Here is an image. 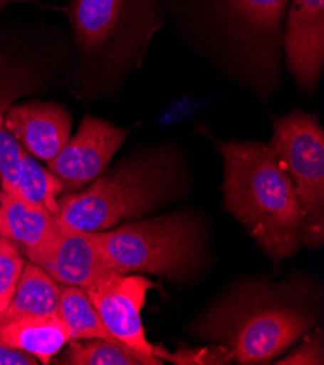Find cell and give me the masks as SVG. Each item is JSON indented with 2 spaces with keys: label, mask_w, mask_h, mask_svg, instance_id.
I'll use <instances>...</instances> for the list:
<instances>
[{
  "label": "cell",
  "mask_w": 324,
  "mask_h": 365,
  "mask_svg": "<svg viewBox=\"0 0 324 365\" xmlns=\"http://www.w3.org/2000/svg\"><path fill=\"white\" fill-rule=\"evenodd\" d=\"M70 341V332L57 316L0 320V344L25 352L44 365Z\"/></svg>",
  "instance_id": "9a60e30c"
},
{
  "label": "cell",
  "mask_w": 324,
  "mask_h": 365,
  "mask_svg": "<svg viewBox=\"0 0 324 365\" xmlns=\"http://www.w3.org/2000/svg\"><path fill=\"white\" fill-rule=\"evenodd\" d=\"M38 361L33 356L15 351L11 348H6L5 345L0 344V365H37Z\"/></svg>",
  "instance_id": "603a6c76"
},
{
  "label": "cell",
  "mask_w": 324,
  "mask_h": 365,
  "mask_svg": "<svg viewBox=\"0 0 324 365\" xmlns=\"http://www.w3.org/2000/svg\"><path fill=\"white\" fill-rule=\"evenodd\" d=\"M58 317L71 339H106L117 342L108 332L86 291L76 285L60 284Z\"/></svg>",
  "instance_id": "e0dca14e"
},
{
  "label": "cell",
  "mask_w": 324,
  "mask_h": 365,
  "mask_svg": "<svg viewBox=\"0 0 324 365\" xmlns=\"http://www.w3.org/2000/svg\"><path fill=\"white\" fill-rule=\"evenodd\" d=\"M279 365H323L324 364V345L321 331L308 338L298 349L281 358Z\"/></svg>",
  "instance_id": "7402d4cb"
},
{
  "label": "cell",
  "mask_w": 324,
  "mask_h": 365,
  "mask_svg": "<svg viewBox=\"0 0 324 365\" xmlns=\"http://www.w3.org/2000/svg\"><path fill=\"white\" fill-rule=\"evenodd\" d=\"M127 130L96 117H85L75 135L47 168L64 190L78 191L99 178L122 148Z\"/></svg>",
  "instance_id": "9c48e42d"
},
{
  "label": "cell",
  "mask_w": 324,
  "mask_h": 365,
  "mask_svg": "<svg viewBox=\"0 0 324 365\" xmlns=\"http://www.w3.org/2000/svg\"><path fill=\"white\" fill-rule=\"evenodd\" d=\"M0 192H2V187H0Z\"/></svg>",
  "instance_id": "d4e9b609"
},
{
  "label": "cell",
  "mask_w": 324,
  "mask_h": 365,
  "mask_svg": "<svg viewBox=\"0 0 324 365\" xmlns=\"http://www.w3.org/2000/svg\"><path fill=\"white\" fill-rule=\"evenodd\" d=\"M108 265L117 274L187 278L202 258V235L187 212L130 222L96 232Z\"/></svg>",
  "instance_id": "8992f818"
},
{
  "label": "cell",
  "mask_w": 324,
  "mask_h": 365,
  "mask_svg": "<svg viewBox=\"0 0 324 365\" xmlns=\"http://www.w3.org/2000/svg\"><path fill=\"white\" fill-rule=\"evenodd\" d=\"M224 204L263 252L275 261L294 257L301 246V205L269 143L220 141Z\"/></svg>",
  "instance_id": "7a4b0ae2"
},
{
  "label": "cell",
  "mask_w": 324,
  "mask_h": 365,
  "mask_svg": "<svg viewBox=\"0 0 324 365\" xmlns=\"http://www.w3.org/2000/svg\"><path fill=\"white\" fill-rule=\"evenodd\" d=\"M71 115L56 102L29 101L9 108L5 125L21 148L44 162L54 159L71 137Z\"/></svg>",
  "instance_id": "7c38bea8"
},
{
  "label": "cell",
  "mask_w": 324,
  "mask_h": 365,
  "mask_svg": "<svg viewBox=\"0 0 324 365\" xmlns=\"http://www.w3.org/2000/svg\"><path fill=\"white\" fill-rule=\"evenodd\" d=\"M60 364L71 365H144L124 345L106 339H71Z\"/></svg>",
  "instance_id": "d6986e66"
},
{
  "label": "cell",
  "mask_w": 324,
  "mask_h": 365,
  "mask_svg": "<svg viewBox=\"0 0 324 365\" xmlns=\"http://www.w3.org/2000/svg\"><path fill=\"white\" fill-rule=\"evenodd\" d=\"M153 287L149 278L140 274L111 272L85 289L111 336L135 355L144 365H162L155 356L156 345L150 344L144 331L141 310Z\"/></svg>",
  "instance_id": "ba28073f"
},
{
  "label": "cell",
  "mask_w": 324,
  "mask_h": 365,
  "mask_svg": "<svg viewBox=\"0 0 324 365\" xmlns=\"http://www.w3.org/2000/svg\"><path fill=\"white\" fill-rule=\"evenodd\" d=\"M54 214L23 201L16 192H0V237L18 246L23 255L44 247L58 232Z\"/></svg>",
  "instance_id": "5bb4252c"
},
{
  "label": "cell",
  "mask_w": 324,
  "mask_h": 365,
  "mask_svg": "<svg viewBox=\"0 0 324 365\" xmlns=\"http://www.w3.org/2000/svg\"><path fill=\"white\" fill-rule=\"evenodd\" d=\"M282 50L288 68L305 92H313L324 64V0H291Z\"/></svg>",
  "instance_id": "8fae6325"
},
{
  "label": "cell",
  "mask_w": 324,
  "mask_h": 365,
  "mask_svg": "<svg viewBox=\"0 0 324 365\" xmlns=\"http://www.w3.org/2000/svg\"><path fill=\"white\" fill-rule=\"evenodd\" d=\"M85 58L120 78L141 66L164 25V0H70L64 8Z\"/></svg>",
  "instance_id": "5b68a950"
},
{
  "label": "cell",
  "mask_w": 324,
  "mask_h": 365,
  "mask_svg": "<svg viewBox=\"0 0 324 365\" xmlns=\"http://www.w3.org/2000/svg\"><path fill=\"white\" fill-rule=\"evenodd\" d=\"M181 153L170 145L140 152L102 173L82 192L58 198L57 223L80 232H103L137 220L172 200L182 185Z\"/></svg>",
  "instance_id": "277c9868"
},
{
  "label": "cell",
  "mask_w": 324,
  "mask_h": 365,
  "mask_svg": "<svg viewBox=\"0 0 324 365\" xmlns=\"http://www.w3.org/2000/svg\"><path fill=\"white\" fill-rule=\"evenodd\" d=\"M54 281L88 289L102 277L114 272L99 246L96 232L58 227L56 236L40 250L26 255Z\"/></svg>",
  "instance_id": "30bf717a"
},
{
  "label": "cell",
  "mask_w": 324,
  "mask_h": 365,
  "mask_svg": "<svg viewBox=\"0 0 324 365\" xmlns=\"http://www.w3.org/2000/svg\"><path fill=\"white\" fill-rule=\"evenodd\" d=\"M11 4H31V5H33V4H37V0H0V9L6 8Z\"/></svg>",
  "instance_id": "cb8c5ba5"
},
{
  "label": "cell",
  "mask_w": 324,
  "mask_h": 365,
  "mask_svg": "<svg viewBox=\"0 0 324 365\" xmlns=\"http://www.w3.org/2000/svg\"><path fill=\"white\" fill-rule=\"evenodd\" d=\"M35 73L0 56V187L15 192L22 148L6 130L9 108L37 88Z\"/></svg>",
  "instance_id": "4fadbf2b"
},
{
  "label": "cell",
  "mask_w": 324,
  "mask_h": 365,
  "mask_svg": "<svg viewBox=\"0 0 324 365\" xmlns=\"http://www.w3.org/2000/svg\"><path fill=\"white\" fill-rule=\"evenodd\" d=\"M291 0H164V19L229 57L256 91L271 92L279 71Z\"/></svg>",
  "instance_id": "3957f363"
},
{
  "label": "cell",
  "mask_w": 324,
  "mask_h": 365,
  "mask_svg": "<svg viewBox=\"0 0 324 365\" xmlns=\"http://www.w3.org/2000/svg\"><path fill=\"white\" fill-rule=\"evenodd\" d=\"M155 356L176 365H227L234 361L231 352L219 344L202 348H181L174 352L156 346Z\"/></svg>",
  "instance_id": "ffe728a7"
},
{
  "label": "cell",
  "mask_w": 324,
  "mask_h": 365,
  "mask_svg": "<svg viewBox=\"0 0 324 365\" xmlns=\"http://www.w3.org/2000/svg\"><path fill=\"white\" fill-rule=\"evenodd\" d=\"M315 293L304 281L236 284L195 323L194 334L226 346L237 364H265L315 324Z\"/></svg>",
  "instance_id": "6da1fadb"
},
{
  "label": "cell",
  "mask_w": 324,
  "mask_h": 365,
  "mask_svg": "<svg viewBox=\"0 0 324 365\" xmlns=\"http://www.w3.org/2000/svg\"><path fill=\"white\" fill-rule=\"evenodd\" d=\"M269 145L301 205V245L318 249L324 243V130L317 117L293 111L273 120Z\"/></svg>",
  "instance_id": "52a82bcc"
},
{
  "label": "cell",
  "mask_w": 324,
  "mask_h": 365,
  "mask_svg": "<svg viewBox=\"0 0 324 365\" xmlns=\"http://www.w3.org/2000/svg\"><path fill=\"white\" fill-rule=\"evenodd\" d=\"M23 265L25 259L21 249L0 237V313L6 309L14 296Z\"/></svg>",
  "instance_id": "44dd1931"
},
{
  "label": "cell",
  "mask_w": 324,
  "mask_h": 365,
  "mask_svg": "<svg viewBox=\"0 0 324 365\" xmlns=\"http://www.w3.org/2000/svg\"><path fill=\"white\" fill-rule=\"evenodd\" d=\"M63 191L60 179L22 149L15 192L28 204L46 208L56 215Z\"/></svg>",
  "instance_id": "ac0fdd59"
},
{
  "label": "cell",
  "mask_w": 324,
  "mask_h": 365,
  "mask_svg": "<svg viewBox=\"0 0 324 365\" xmlns=\"http://www.w3.org/2000/svg\"><path fill=\"white\" fill-rule=\"evenodd\" d=\"M60 284L54 281L40 265L25 262L14 296L0 313V320L19 317H58Z\"/></svg>",
  "instance_id": "2e32d148"
}]
</instances>
